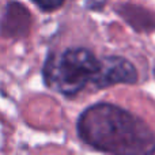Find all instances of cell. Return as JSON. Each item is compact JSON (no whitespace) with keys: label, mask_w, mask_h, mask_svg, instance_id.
I'll return each instance as SVG.
<instances>
[{"label":"cell","mask_w":155,"mask_h":155,"mask_svg":"<svg viewBox=\"0 0 155 155\" xmlns=\"http://www.w3.org/2000/svg\"><path fill=\"white\" fill-rule=\"evenodd\" d=\"M79 137L102 153L154 154L155 135L137 116L112 104H95L83 110L76 124Z\"/></svg>","instance_id":"cell-1"},{"label":"cell","mask_w":155,"mask_h":155,"mask_svg":"<svg viewBox=\"0 0 155 155\" xmlns=\"http://www.w3.org/2000/svg\"><path fill=\"white\" fill-rule=\"evenodd\" d=\"M101 67L102 59H97L88 49H65L57 56H49L44 65V80L52 90L74 97L88 83L95 84Z\"/></svg>","instance_id":"cell-2"},{"label":"cell","mask_w":155,"mask_h":155,"mask_svg":"<svg viewBox=\"0 0 155 155\" xmlns=\"http://www.w3.org/2000/svg\"><path fill=\"white\" fill-rule=\"evenodd\" d=\"M64 2L65 0H33V3H34L35 5H38V7L44 11L56 10V8H59Z\"/></svg>","instance_id":"cell-4"},{"label":"cell","mask_w":155,"mask_h":155,"mask_svg":"<svg viewBox=\"0 0 155 155\" xmlns=\"http://www.w3.org/2000/svg\"><path fill=\"white\" fill-rule=\"evenodd\" d=\"M136 80L137 71L131 61L120 56H109L102 59L101 72L94 86L105 88L118 83H135Z\"/></svg>","instance_id":"cell-3"}]
</instances>
